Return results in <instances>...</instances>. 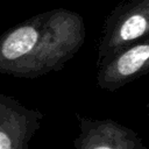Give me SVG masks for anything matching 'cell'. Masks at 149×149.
Returning <instances> with one entry per match:
<instances>
[{"label": "cell", "mask_w": 149, "mask_h": 149, "mask_svg": "<svg viewBox=\"0 0 149 149\" xmlns=\"http://www.w3.org/2000/svg\"><path fill=\"white\" fill-rule=\"evenodd\" d=\"M149 73V36L108 59L97 71V84L106 91H115Z\"/></svg>", "instance_id": "5"}, {"label": "cell", "mask_w": 149, "mask_h": 149, "mask_svg": "<svg viewBox=\"0 0 149 149\" xmlns=\"http://www.w3.org/2000/svg\"><path fill=\"white\" fill-rule=\"evenodd\" d=\"M43 114L0 92V149H28Z\"/></svg>", "instance_id": "4"}, {"label": "cell", "mask_w": 149, "mask_h": 149, "mask_svg": "<svg viewBox=\"0 0 149 149\" xmlns=\"http://www.w3.org/2000/svg\"><path fill=\"white\" fill-rule=\"evenodd\" d=\"M79 135L76 149H147L133 129L112 119H91L77 114Z\"/></svg>", "instance_id": "3"}, {"label": "cell", "mask_w": 149, "mask_h": 149, "mask_svg": "<svg viewBox=\"0 0 149 149\" xmlns=\"http://www.w3.org/2000/svg\"><path fill=\"white\" fill-rule=\"evenodd\" d=\"M149 36V0H123L107 15L98 43L97 69Z\"/></svg>", "instance_id": "2"}, {"label": "cell", "mask_w": 149, "mask_h": 149, "mask_svg": "<svg viewBox=\"0 0 149 149\" xmlns=\"http://www.w3.org/2000/svg\"><path fill=\"white\" fill-rule=\"evenodd\" d=\"M86 37L83 16L66 8L34 15L0 36V73L37 78L59 71Z\"/></svg>", "instance_id": "1"}]
</instances>
